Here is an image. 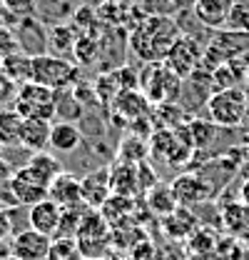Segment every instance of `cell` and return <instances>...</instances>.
<instances>
[{"label": "cell", "instance_id": "cell-1", "mask_svg": "<svg viewBox=\"0 0 249 260\" xmlns=\"http://www.w3.org/2000/svg\"><path fill=\"white\" fill-rule=\"evenodd\" d=\"M180 38V25L172 15H145L130 32V50L142 63H162Z\"/></svg>", "mask_w": 249, "mask_h": 260}, {"label": "cell", "instance_id": "cell-2", "mask_svg": "<svg viewBox=\"0 0 249 260\" xmlns=\"http://www.w3.org/2000/svg\"><path fill=\"white\" fill-rule=\"evenodd\" d=\"M140 85H142V93L150 103H159V105H167V103H177V98L182 93V78L170 70L167 63H145L142 73H140Z\"/></svg>", "mask_w": 249, "mask_h": 260}, {"label": "cell", "instance_id": "cell-3", "mask_svg": "<svg viewBox=\"0 0 249 260\" xmlns=\"http://www.w3.org/2000/svg\"><path fill=\"white\" fill-rule=\"evenodd\" d=\"M247 105L249 98L242 88H222L215 90L212 95L207 98V113H210V120L215 125L222 128H234V125H242L244 123V115H247Z\"/></svg>", "mask_w": 249, "mask_h": 260}, {"label": "cell", "instance_id": "cell-4", "mask_svg": "<svg viewBox=\"0 0 249 260\" xmlns=\"http://www.w3.org/2000/svg\"><path fill=\"white\" fill-rule=\"evenodd\" d=\"M77 78H80V68L70 58H60V55H53V53L32 58V80L45 85V88L67 90L77 83Z\"/></svg>", "mask_w": 249, "mask_h": 260}, {"label": "cell", "instance_id": "cell-5", "mask_svg": "<svg viewBox=\"0 0 249 260\" xmlns=\"http://www.w3.org/2000/svg\"><path fill=\"white\" fill-rule=\"evenodd\" d=\"M13 108L23 118H40V120H55V108H58V90L45 88L40 83H23L18 88V95Z\"/></svg>", "mask_w": 249, "mask_h": 260}, {"label": "cell", "instance_id": "cell-6", "mask_svg": "<svg viewBox=\"0 0 249 260\" xmlns=\"http://www.w3.org/2000/svg\"><path fill=\"white\" fill-rule=\"evenodd\" d=\"M75 240H77L85 260L107 258V250H110V228H107V220L102 218V213H95V208H88L85 215H82V220H80Z\"/></svg>", "mask_w": 249, "mask_h": 260}, {"label": "cell", "instance_id": "cell-7", "mask_svg": "<svg viewBox=\"0 0 249 260\" xmlns=\"http://www.w3.org/2000/svg\"><path fill=\"white\" fill-rule=\"evenodd\" d=\"M8 188H10V195L18 205H35L40 200L48 198V188L50 183H45L30 165H23L18 170H13L10 180H8Z\"/></svg>", "mask_w": 249, "mask_h": 260}, {"label": "cell", "instance_id": "cell-8", "mask_svg": "<svg viewBox=\"0 0 249 260\" xmlns=\"http://www.w3.org/2000/svg\"><path fill=\"white\" fill-rule=\"evenodd\" d=\"M13 35L18 40V50H23L25 55L37 58V55H45L50 50V30L48 25L40 20V18H20L15 25H13Z\"/></svg>", "mask_w": 249, "mask_h": 260}, {"label": "cell", "instance_id": "cell-9", "mask_svg": "<svg viewBox=\"0 0 249 260\" xmlns=\"http://www.w3.org/2000/svg\"><path fill=\"white\" fill-rule=\"evenodd\" d=\"M202 55H204V48H202L192 35H180V38L172 43V48H170L164 63H167L170 70H175L182 80H187V78H192V73L202 65Z\"/></svg>", "mask_w": 249, "mask_h": 260}, {"label": "cell", "instance_id": "cell-10", "mask_svg": "<svg viewBox=\"0 0 249 260\" xmlns=\"http://www.w3.org/2000/svg\"><path fill=\"white\" fill-rule=\"evenodd\" d=\"M50 243H53L50 235L28 228V230H20L18 235H13L10 250L18 260H45L48 250H50Z\"/></svg>", "mask_w": 249, "mask_h": 260}, {"label": "cell", "instance_id": "cell-11", "mask_svg": "<svg viewBox=\"0 0 249 260\" xmlns=\"http://www.w3.org/2000/svg\"><path fill=\"white\" fill-rule=\"evenodd\" d=\"M172 193H175V200H177V205H194V203H204V200H210L212 193H215V188L204 180V178H199V175H192V173H185V175H177L172 183Z\"/></svg>", "mask_w": 249, "mask_h": 260}, {"label": "cell", "instance_id": "cell-12", "mask_svg": "<svg viewBox=\"0 0 249 260\" xmlns=\"http://www.w3.org/2000/svg\"><path fill=\"white\" fill-rule=\"evenodd\" d=\"M48 198H50L53 203H58L60 208H80V205H85L80 178H75L72 173H65V170L50 183Z\"/></svg>", "mask_w": 249, "mask_h": 260}, {"label": "cell", "instance_id": "cell-13", "mask_svg": "<svg viewBox=\"0 0 249 260\" xmlns=\"http://www.w3.org/2000/svg\"><path fill=\"white\" fill-rule=\"evenodd\" d=\"M82 200L88 208H102L105 200L112 195V185H110V168H95L90 170L82 180Z\"/></svg>", "mask_w": 249, "mask_h": 260}, {"label": "cell", "instance_id": "cell-14", "mask_svg": "<svg viewBox=\"0 0 249 260\" xmlns=\"http://www.w3.org/2000/svg\"><path fill=\"white\" fill-rule=\"evenodd\" d=\"M60 220H62V208L58 203H53L50 198H45V200L30 205L28 223H30L32 230L55 238V235H58V228H60Z\"/></svg>", "mask_w": 249, "mask_h": 260}, {"label": "cell", "instance_id": "cell-15", "mask_svg": "<svg viewBox=\"0 0 249 260\" xmlns=\"http://www.w3.org/2000/svg\"><path fill=\"white\" fill-rule=\"evenodd\" d=\"M77 8V0H35V18L45 25H70Z\"/></svg>", "mask_w": 249, "mask_h": 260}, {"label": "cell", "instance_id": "cell-16", "mask_svg": "<svg viewBox=\"0 0 249 260\" xmlns=\"http://www.w3.org/2000/svg\"><path fill=\"white\" fill-rule=\"evenodd\" d=\"M110 185L115 195H124V198H135L142 188L140 180V162H124L120 160L117 165L110 168Z\"/></svg>", "mask_w": 249, "mask_h": 260}, {"label": "cell", "instance_id": "cell-17", "mask_svg": "<svg viewBox=\"0 0 249 260\" xmlns=\"http://www.w3.org/2000/svg\"><path fill=\"white\" fill-rule=\"evenodd\" d=\"M234 0H194L192 13L197 15V20L207 28H224L229 20V10H232Z\"/></svg>", "mask_w": 249, "mask_h": 260}, {"label": "cell", "instance_id": "cell-18", "mask_svg": "<svg viewBox=\"0 0 249 260\" xmlns=\"http://www.w3.org/2000/svg\"><path fill=\"white\" fill-rule=\"evenodd\" d=\"M50 133L53 120H40V118H25L23 120V138L20 145L30 153H43L50 148Z\"/></svg>", "mask_w": 249, "mask_h": 260}, {"label": "cell", "instance_id": "cell-19", "mask_svg": "<svg viewBox=\"0 0 249 260\" xmlns=\"http://www.w3.org/2000/svg\"><path fill=\"white\" fill-rule=\"evenodd\" d=\"M23 120L15 108H0V148H23Z\"/></svg>", "mask_w": 249, "mask_h": 260}, {"label": "cell", "instance_id": "cell-20", "mask_svg": "<svg viewBox=\"0 0 249 260\" xmlns=\"http://www.w3.org/2000/svg\"><path fill=\"white\" fill-rule=\"evenodd\" d=\"M82 140V130L75 123H53V133H50V148L58 153H72Z\"/></svg>", "mask_w": 249, "mask_h": 260}, {"label": "cell", "instance_id": "cell-21", "mask_svg": "<svg viewBox=\"0 0 249 260\" xmlns=\"http://www.w3.org/2000/svg\"><path fill=\"white\" fill-rule=\"evenodd\" d=\"M0 70H3L10 80H15L18 85L30 83L32 80V58L25 55L23 50H15V53H10V55L3 60Z\"/></svg>", "mask_w": 249, "mask_h": 260}, {"label": "cell", "instance_id": "cell-22", "mask_svg": "<svg viewBox=\"0 0 249 260\" xmlns=\"http://www.w3.org/2000/svg\"><path fill=\"white\" fill-rule=\"evenodd\" d=\"M77 32L72 25H53L50 28V50L53 55H60V58H70L75 55V40Z\"/></svg>", "mask_w": 249, "mask_h": 260}, {"label": "cell", "instance_id": "cell-23", "mask_svg": "<svg viewBox=\"0 0 249 260\" xmlns=\"http://www.w3.org/2000/svg\"><path fill=\"white\" fill-rule=\"evenodd\" d=\"M147 205L157 215H170L180 208L177 200H175V193H172V185H167V183H155L147 190Z\"/></svg>", "mask_w": 249, "mask_h": 260}, {"label": "cell", "instance_id": "cell-24", "mask_svg": "<svg viewBox=\"0 0 249 260\" xmlns=\"http://www.w3.org/2000/svg\"><path fill=\"white\" fill-rule=\"evenodd\" d=\"M85 115V105L77 100L72 93V88L67 90H58V108H55V118L62 123H77Z\"/></svg>", "mask_w": 249, "mask_h": 260}, {"label": "cell", "instance_id": "cell-25", "mask_svg": "<svg viewBox=\"0 0 249 260\" xmlns=\"http://www.w3.org/2000/svg\"><path fill=\"white\" fill-rule=\"evenodd\" d=\"M222 220H224V228L234 235H244L249 233V205L247 203H229L224 205L222 210Z\"/></svg>", "mask_w": 249, "mask_h": 260}, {"label": "cell", "instance_id": "cell-26", "mask_svg": "<svg viewBox=\"0 0 249 260\" xmlns=\"http://www.w3.org/2000/svg\"><path fill=\"white\" fill-rule=\"evenodd\" d=\"M147 98L145 93H135V90H122L117 100H115V110L117 113H122L124 118H130V120H135L137 115H142V113H147Z\"/></svg>", "mask_w": 249, "mask_h": 260}, {"label": "cell", "instance_id": "cell-27", "mask_svg": "<svg viewBox=\"0 0 249 260\" xmlns=\"http://www.w3.org/2000/svg\"><path fill=\"white\" fill-rule=\"evenodd\" d=\"M28 165H30L32 170H35L45 183H53V180L62 173L60 160H58V158H53V155H48L45 150H43V153H32V158H30Z\"/></svg>", "mask_w": 249, "mask_h": 260}, {"label": "cell", "instance_id": "cell-28", "mask_svg": "<svg viewBox=\"0 0 249 260\" xmlns=\"http://www.w3.org/2000/svg\"><path fill=\"white\" fill-rule=\"evenodd\" d=\"M45 260H85L75 238H53Z\"/></svg>", "mask_w": 249, "mask_h": 260}, {"label": "cell", "instance_id": "cell-29", "mask_svg": "<svg viewBox=\"0 0 249 260\" xmlns=\"http://www.w3.org/2000/svg\"><path fill=\"white\" fill-rule=\"evenodd\" d=\"M147 158V143L145 140H140V138H127L122 140V145H120V160L124 162H145Z\"/></svg>", "mask_w": 249, "mask_h": 260}, {"label": "cell", "instance_id": "cell-30", "mask_svg": "<svg viewBox=\"0 0 249 260\" xmlns=\"http://www.w3.org/2000/svg\"><path fill=\"white\" fill-rule=\"evenodd\" d=\"M0 8L8 18H13L15 23L20 18H30L35 15V0H0Z\"/></svg>", "mask_w": 249, "mask_h": 260}, {"label": "cell", "instance_id": "cell-31", "mask_svg": "<svg viewBox=\"0 0 249 260\" xmlns=\"http://www.w3.org/2000/svg\"><path fill=\"white\" fill-rule=\"evenodd\" d=\"M227 28L249 32V3L247 0H234V5H232V10H229Z\"/></svg>", "mask_w": 249, "mask_h": 260}, {"label": "cell", "instance_id": "cell-32", "mask_svg": "<svg viewBox=\"0 0 249 260\" xmlns=\"http://www.w3.org/2000/svg\"><path fill=\"white\" fill-rule=\"evenodd\" d=\"M140 8L145 15H172L177 13L170 0H140Z\"/></svg>", "mask_w": 249, "mask_h": 260}, {"label": "cell", "instance_id": "cell-33", "mask_svg": "<svg viewBox=\"0 0 249 260\" xmlns=\"http://www.w3.org/2000/svg\"><path fill=\"white\" fill-rule=\"evenodd\" d=\"M18 83L10 80L3 70H0V108H8L10 103H15V95H18Z\"/></svg>", "mask_w": 249, "mask_h": 260}, {"label": "cell", "instance_id": "cell-34", "mask_svg": "<svg viewBox=\"0 0 249 260\" xmlns=\"http://www.w3.org/2000/svg\"><path fill=\"white\" fill-rule=\"evenodd\" d=\"M15 50H18V40H15V35H13V28L0 25V65H3V60H5L10 53H15Z\"/></svg>", "mask_w": 249, "mask_h": 260}, {"label": "cell", "instance_id": "cell-35", "mask_svg": "<svg viewBox=\"0 0 249 260\" xmlns=\"http://www.w3.org/2000/svg\"><path fill=\"white\" fill-rule=\"evenodd\" d=\"M170 3L175 5L177 13H185V10H192V8H194V0H170Z\"/></svg>", "mask_w": 249, "mask_h": 260}, {"label": "cell", "instance_id": "cell-36", "mask_svg": "<svg viewBox=\"0 0 249 260\" xmlns=\"http://www.w3.org/2000/svg\"><path fill=\"white\" fill-rule=\"evenodd\" d=\"M10 255H13V250H10V243L0 238V260H8Z\"/></svg>", "mask_w": 249, "mask_h": 260}, {"label": "cell", "instance_id": "cell-37", "mask_svg": "<svg viewBox=\"0 0 249 260\" xmlns=\"http://www.w3.org/2000/svg\"><path fill=\"white\" fill-rule=\"evenodd\" d=\"M239 198H242V203H247V205H249V180H244V183H242Z\"/></svg>", "mask_w": 249, "mask_h": 260}, {"label": "cell", "instance_id": "cell-38", "mask_svg": "<svg viewBox=\"0 0 249 260\" xmlns=\"http://www.w3.org/2000/svg\"><path fill=\"white\" fill-rule=\"evenodd\" d=\"M8 260H18V258H15V255H10V258H8Z\"/></svg>", "mask_w": 249, "mask_h": 260}, {"label": "cell", "instance_id": "cell-39", "mask_svg": "<svg viewBox=\"0 0 249 260\" xmlns=\"http://www.w3.org/2000/svg\"><path fill=\"white\" fill-rule=\"evenodd\" d=\"M97 260H110V258H97Z\"/></svg>", "mask_w": 249, "mask_h": 260}, {"label": "cell", "instance_id": "cell-40", "mask_svg": "<svg viewBox=\"0 0 249 260\" xmlns=\"http://www.w3.org/2000/svg\"><path fill=\"white\" fill-rule=\"evenodd\" d=\"M247 80H249V73H247Z\"/></svg>", "mask_w": 249, "mask_h": 260}]
</instances>
